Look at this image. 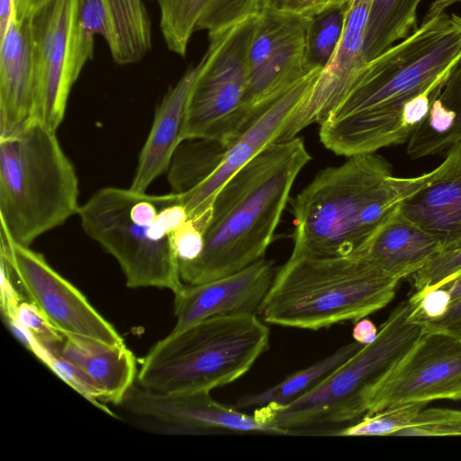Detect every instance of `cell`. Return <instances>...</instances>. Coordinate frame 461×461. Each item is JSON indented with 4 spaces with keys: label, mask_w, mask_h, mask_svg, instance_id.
Returning a JSON list of instances; mask_svg holds the SVG:
<instances>
[{
    "label": "cell",
    "mask_w": 461,
    "mask_h": 461,
    "mask_svg": "<svg viewBox=\"0 0 461 461\" xmlns=\"http://www.w3.org/2000/svg\"><path fill=\"white\" fill-rule=\"evenodd\" d=\"M378 333L375 323L367 318H362L355 322L352 330V337L355 341L361 345L373 342Z\"/></svg>",
    "instance_id": "8d00e7d4"
},
{
    "label": "cell",
    "mask_w": 461,
    "mask_h": 461,
    "mask_svg": "<svg viewBox=\"0 0 461 461\" xmlns=\"http://www.w3.org/2000/svg\"><path fill=\"white\" fill-rule=\"evenodd\" d=\"M106 21L105 40L119 65L141 60L151 48V25L142 0H101Z\"/></svg>",
    "instance_id": "cb8c5ba5"
},
{
    "label": "cell",
    "mask_w": 461,
    "mask_h": 461,
    "mask_svg": "<svg viewBox=\"0 0 461 461\" xmlns=\"http://www.w3.org/2000/svg\"><path fill=\"white\" fill-rule=\"evenodd\" d=\"M75 0H48L31 14L33 121L57 131L73 86L67 76L68 30Z\"/></svg>",
    "instance_id": "5bb4252c"
},
{
    "label": "cell",
    "mask_w": 461,
    "mask_h": 461,
    "mask_svg": "<svg viewBox=\"0 0 461 461\" xmlns=\"http://www.w3.org/2000/svg\"><path fill=\"white\" fill-rule=\"evenodd\" d=\"M440 249L435 238L405 218L398 209L359 255L401 280L414 274Z\"/></svg>",
    "instance_id": "603a6c76"
},
{
    "label": "cell",
    "mask_w": 461,
    "mask_h": 461,
    "mask_svg": "<svg viewBox=\"0 0 461 461\" xmlns=\"http://www.w3.org/2000/svg\"><path fill=\"white\" fill-rule=\"evenodd\" d=\"M394 436H461V411L424 408L408 427Z\"/></svg>",
    "instance_id": "1f68e13d"
},
{
    "label": "cell",
    "mask_w": 461,
    "mask_h": 461,
    "mask_svg": "<svg viewBox=\"0 0 461 461\" xmlns=\"http://www.w3.org/2000/svg\"><path fill=\"white\" fill-rule=\"evenodd\" d=\"M363 345L353 341L339 348L332 354L299 370L276 385L258 393L240 397L234 408L257 409L267 404H285L312 390L339 368Z\"/></svg>",
    "instance_id": "484cf974"
},
{
    "label": "cell",
    "mask_w": 461,
    "mask_h": 461,
    "mask_svg": "<svg viewBox=\"0 0 461 461\" xmlns=\"http://www.w3.org/2000/svg\"><path fill=\"white\" fill-rule=\"evenodd\" d=\"M352 0H306L301 14L312 15L331 7L348 5Z\"/></svg>",
    "instance_id": "74e56055"
},
{
    "label": "cell",
    "mask_w": 461,
    "mask_h": 461,
    "mask_svg": "<svg viewBox=\"0 0 461 461\" xmlns=\"http://www.w3.org/2000/svg\"><path fill=\"white\" fill-rule=\"evenodd\" d=\"M461 59V16L442 13L367 61L344 98L320 124V140L337 155L375 153L408 142L405 105L444 86Z\"/></svg>",
    "instance_id": "6da1fadb"
},
{
    "label": "cell",
    "mask_w": 461,
    "mask_h": 461,
    "mask_svg": "<svg viewBox=\"0 0 461 461\" xmlns=\"http://www.w3.org/2000/svg\"><path fill=\"white\" fill-rule=\"evenodd\" d=\"M428 403H407L366 414L339 429L335 436H394L408 427Z\"/></svg>",
    "instance_id": "f1b7e54d"
},
{
    "label": "cell",
    "mask_w": 461,
    "mask_h": 461,
    "mask_svg": "<svg viewBox=\"0 0 461 461\" xmlns=\"http://www.w3.org/2000/svg\"><path fill=\"white\" fill-rule=\"evenodd\" d=\"M277 272L264 258L226 276L196 285L183 284L174 292L176 324L171 332L211 317L258 315Z\"/></svg>",
    "instance_id": "2e32d148"
},
{
    "label": "cell",
    "mask_w": 461,
    "mask_h": 461,
    "mask_svg": "<svg viewBox=\"0 0 461 461\" xmlns=\"http://www.w3.org/2000/svg\"><path fill=\"white\" fill-rule=\"evenodd\" d=\"M422 0H372L364 56L369 61L418 29L417 9Z\"/></svg>",
    "instance_id": "4316f807"
},
{
    "label": "cell",
    "mask_w": 461,
    "mask_h": 461,
    "mask_svg": "<svg viewBox=\"0 0 461 461\" xmlns=\"http://www.w3.org/2000/svg\"><path fill=\"white\" fill-rule=\"evenodd\" d=\"M1 258L9 265L29 300L63 335L125 344L112 323L43 255L30 247L1 239Z\"/></svg>",
    "instance_id": "8fae6325"
},
{
    "label": "cell",
    "mask_w": 461,
    "mask_h": 461,
    "mask_svg": "<svg viewBox=\"0 0 461 461\" xmlns=\"http://www.w3.org/2000/svg\"><path fill=\"white\" fill-rule=\"evenodd\" d=\"M418 131L425 143L426 157L445 153L461 140V59L433 97L429 114Z\"/></svg>",
    "instance_id": "d4e9b609"
},
{
    "label": "cell",
    "mask_w": 461,
    "mask_h": 461,
    "mask_svg": "<svg viewBox=\"0 0 461 461\" xmlns=\"http://www.w3.org/2000/svg\"><path fill=\"white\" fill-rule=\"evenodd\" d=\"M40 342L41 346L35 356L41 361L91 403L114 416V413L103 403L101 394L93 383L78 368L58 353L59 343H46L41 340Z\"/></svg>",
    "instance_id": "f546056e"
},
{
    "label": "cell",
    "mask_w": 461,
    "mask_h": 461,
    "mask_svg": "<svg viewBox=\"0 0 461 461\" xmlns=\"http://www.w3.org/2000/svg\"><path fill=\"white\" fill-rule=\"evenodd\" d=\"M322 68H313L285 83L252 109L237 136L219 146L215 164L196 183L177 194L190 219L204 222L221 187L269 145L278 141L291 117L312 89Z\"/></svg>",
    "instance_id": "30bf717a"
},
{
    "label": "cell",
    "mask_w": 461,
    "mask_h": 461,
    "mask_svg": "<svg viewBox=\"0 0 461 461\" xmlns=\"http://www.w3.org/2000/svg\"><path fill=\"white\" fill-rule=\"evenodd\" d=\"M79 184L56 131L32 121L0 137L1 239L23 246L77 214Z\"/></svg>",
    "instance_id": "52a82bcc"
},
{
    "label": "cell",
    "mask_w": 461,
    "mask_h": 461,
    "mask_svg": "<svg viewBox=\"0 0 461 461\" xmlns=\"http://www.w3.org/2000/svg\"><path fill=\"white\" fill-rule=\"evenodd\" d=\"M306 0H264L265 8L300 13Z\"/></svg>",
    "instance_id": "f35d334b"
},
{
    "label": "cell",
    "mask_w": 461,
    "mask_h": 461,
    "mask_svg": "<svg viewBox=\"0 0 461 461\" xmlns=\"http://www.w3.org/2000/svg\"><path fill=\"white\" fill-rule=\"evenodd\" d=\"M311 16L265 8L258 16L249 50L248 96L254 107L272 92L313 69L305 64Z\"/></svg>",
    "instance_id": "9a60e30c"
},
{
    "label": "cell",
    "mask_w": 461,
    "mask_h": 461,
    "mask_svg": "<svg viewBox=\"0 0 461 461\" xmlns=\"http://www.w3.org/2000/svg\"><path fill=\"white\" fill-rule=\"evenodd\" d=\"M160 12V29L168 50L185 57L197 30L215 33L259 15L264 0H152Z\"/></svg>",
    "instance_id": "ffe728a7"
},
{
    "label": "cell",
    "mask_w": 461,
    "mask_h": 461,
    "mask_svg": "<svg viewBox=\"0 0 461 461\" xmlns=\"http://www.w3.org/2000/svg\"><path fill=\"white\" fill-rule=\"evenodd\" d=\"M372 0H352L337 50L312 89L296 109L278 141L290 140L312 123L319 125L344 98L366 65L364 45Z\"/></svg>",
    "instance_id": "e0dca14e"
},
{
    "label": "cell",
    "mask_w": 461,
    "mask_h": 461,
    "mask_svg": "<svg viewBox=\"0 0 461 461\" xmlns=\"http://www.w3.org/2000/svg\"><path fill=\"white\" fill-rule=\"evenodd\" d=\"M258 15L209 34V46L190 89L182 140H201L225 148L254 107L248 96L249 50Z\"/></svg>",
    "instance_id": "9c48e42d"
},
{
    "label": "cell",
    "mask_w": 461,
    "mask_h": 461,
    "mask_svg": "<svg viewBox=\"0 0 461 461\" xmlns=\"http://www.w3.org/2000/svg\"><path fill=\"white\" fill-rule=\"evenodd\" d=\"M415 306L409 298L401 302L383 322L375 339L363 345L315 387L285 404L254 409V416L278 435H333L335 427L339 430L343 424L360 420L377 387L422 333L421 325L409 320Z\"/></svg>",
    "instance_id": "8992f818"
},
{
    "label": "cell",
    "mask_w": 461,
    "mask_h": 461,
    "mask_svg": "<svg viewBox=\"0 0 461 461\" xmlns=\"http://www.w3.org/2000/svg\"><path fill=\"white\" fill-rule=\"evenodd\" d=\"M48 0H16L15 16L30 15Z\"/></svg>",
    "instance_id": "ab89813d"
},
{
    "label": "cell",
    "mask_w": 461,
    "mask_h": 461,
    "mask_svg": "<svg viewBox=\"0 0 461 461\" xmlns=\"http://www.w3.org/2000/svg\"><path fill=\"white\" fill-rule=\"evenodd\" d=\"M429 175L395 176L390 163L375 152L350 156L339 166L322 169L292 201V253L361 254Z\"/></svg>",
    "instance_id": "3957f363"
},
{
    "label": "cell",
    "mask_w": 461,
    "mask_h": 461,
    "mask_svg": "<svg viewBox=\"0 0 461 461\" xmlns=\"http://www.w3.org/2000/svg\"><path fill=\"white\" fill-rule=\"evenodd\" d=\"M409 320L420 324L423 331L444 333L461 342V299L452 302L447 311L438 318L423 319L409 316Z\"/></svg>",
    "instance_id": "e575fe53"
},
{
    "label": "cell",
    "mask_w": 461,
    "mask_h": 461,
    "mask_svg": "<svg viewBox=\"0 0 461 461\" xmlns=\"http://www.w3.org/2000/svg\"><path fill=\"white\" fill-rule=\"evenodd\" d=\"M399 279L365 257L291 254L277 269L258 315L265 323L318 330L385 307Z\"/></svg>",
    "instance_id": "277c9868"
},
{
    "label": "cell",
    "mask_w": 461,
    "mask_h": 461,
    "mask_svg": "<svg viewBox=\"0 0 461 461\" xmlns=\"http://www.w3.org/2000/svg\"><path fill=\"white\" fill-rule=\"evenodd\" d=\"M269 339L258 315L207 318L156 342L141 361L136 384L168 394L211 392L244 375Z\"/></svg>",
    "instance_id": "ba28073f"
},
{
    "label": "cell",
    "mask_w": 461,
    "mask_h": 461,
    "mask_svg": "<svg viewBox=\"0 0 461 461\" xmlns=\"http://www.w3.org/2000/svg\"><path fill=\"white\" fill-rule=\"evenodd\" d=\"M58 353L78 368L97 388L104 404L120 405L136 384L138 368L133 353L123 345L64 335Z\"/></svg>",
    "instance_id": "7402d4cb"
},
{
    "label": "cell",
    "mask_w": 461,
    "mask_h": 461,
    "mask_svg": "<svg viewBox=\"0 0 461 461\" xmlns=\"http://www.w3.org/2000/svg\"><path fill=\"white\" fill-rule=\"evenodd\" d=\"M445 154L424 185L399 207L400 213L435 238L441 249L461 247V140Z\"/></svg>",
    "instance_id": "ac0fdd59"
},
{
    "label": "cell",
    "mask_w": 461,
    "mask_h": 461,
    "mask_svg": "<svg viewBox=\"0 0 461 461\" xmlns=\"http://www.w3.org/2000/svg\"><path fill=\"white\" fill-rule=\"evenodd\" d=\"M172 241L178 265L192 262L200 256L203 249V228L189 218L173 232Z\"/></svg>",
    "instance_id": "836d02e7"
},
{
    "label": "cell",
    "mask_w": 461,
    "mask_h": 461,
    "mask_svg": "<svg viewBox=\"0 0 461 461\" xmlns=\"http://www.w3.org/2000/svg\"><path fill=\"white\" fill-rule=\"evenodd\" d=\"M211 392L159 393L136 384L121 406L142 425L158 433L207 434L216 431L277 434L275 429L234 407L215 401Z\"/></svg>",
    "instance_id": "4fadbf2b"
},
{
    "label": "cell",
    "mask_w": 461,
    "mask_h": 461,
    "mask_svg": "<svg viewBox=\"0 0 461 461\" xmlns=\"http://www.w3.org/2000/svg\"><path fill=\"white\" fill-rule=\"evenodd\" d=\"M310 160L303 139L295 136L269 145L238 171L212 202L202 253L179 266L183 283L210 282L263 258L294 183Z\"/></svg>",
    "instance_id": "7a4b0ae2"
},
{
    "label": "cell",
    "mask_w": 461,
    "mask_h": 461,
    "mask_svg": "<svg viewBox=\"0 0 461 461\" xmlns=\"http://www.w3.org/2000/svg\"><path fill=\"white\" fill-rule=\"evenodd\" d=\"M461 274V247L440 249L412 274L414 294L440 287Z\"/></svg>",
    "instance_id": "4dcf8cb0"
},
{
    "label": "cell",
    "mask_w": 461,
    "mask_h": 461,
    "mask_svg": "<svg viewBox=\"0 0 461 461\" xmlns=\"http://www.w3.org/2000/svg\"><path fill=\"white\" fill-rule=\"evenodd\" d=\"M31 14L14 16L0 40V137L33 121Z\"/></svg>",
    "instance_id": "d6986e66"
},
{
    "label": "cell",
    "mask_w": 461,
    "mask_h": 461,
    "mask_svg": "<svg viewBox=\"0 0 461 461\" xmlns=\"http://www.w3.org/2000/svg\"><path fill=\"white\" fill-rule=\"evenodd\" d=\"M441 399L461 400V342L444 333L422 330L377 387L366 414Z\"/></svg>",
    "instance_id": "7c38bea8"
},
{
    "label": "cell",
    "mask_w": 461,
    "mask_h": 461,
    "mask_svg": "<svg viewBox=\"0 0 461 461\" xmlns=\"http://www.w3.org/2000/svg\"><path fill=\"white\" fill-rule=\"evenodd\" d=\"M348 5L310 15L305 41V64L308 68L323 69L331 60L341 38Z\"/></svg>",
    "instance_id": "83f0119b"
},
{
    "label": "cell",
    "mask_w": 461,
    "mask_h": 461,
    "mask_svg": "<svg viewBox=\"0 0 461 461\" xmlns=\"http://www.w3.org/2000/svg\"><path fill=\"white\" fill-rule=\"evenodd\" d=\"M11 274L9 265L1 258V308L5 318L13 317L23 300L13 285Z\"/></svg>",
    "instance_id": "d590c367"
},
{
    "label": "cell",
    "mask_w": 461,
    "mask_h": 461,
    "mask_svg": "<svg viewBox=\"0 0 461 461\" xmlns=\"http://www.w3.org/2000/svg\"><path fill=\"white\" fill-rule=\"evenodd\" d=\"M77 215L85 232L115 258L128 287L174 293L184 284L172 234L189 216L176 193L107 186L80 205Z\"/></svg>",
    "instance_id": "5b68a950"
},
{
    "label": "cell",
    "mask_w": 461,
    "mask_h": 461,
    "mask_svg": "<svg viewBox=\"0 0 461 461\" xmlns=\"http://www.w3.org/2000/svg\"><path fill=\"white\" fill-rule=\"evenodd\" d=\"M10 318H14L42 342L58 344L64 338V335L49 321L41 311L31 301L24 302L22 300L14 315Z\"/></svg>",
    "instance_id": "d6a6232c"
},
{
    "label": "cell",
    "mask_w": 461,
    "mask_h": 461,
    "mask_svg": "<svg viewBox=\"0 0 461 461\" xmlns=\"http://www.w3.org/2000/svg\"><path fill=\"white\" fill-rule=\"evenodd\" d=\"M200 69V61L189 67L157 106L153 122L140 152L130 188L144 193L154 180L168 170L181 138L185 104Z\"/></svg>",
    "instance_id": "44dd1931"
}]
</instances>
